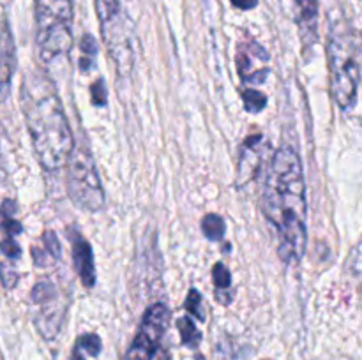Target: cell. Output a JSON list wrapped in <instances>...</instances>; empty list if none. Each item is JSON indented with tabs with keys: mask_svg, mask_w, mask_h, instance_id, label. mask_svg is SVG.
Returning <instances> with one entry per match:
<instances>
[{
	"mask_svg": "<svg viewBox=\"0 0 362 360\" xmlns=\"http://www.w3.org/2000/svg\"><path fill=\"white\" fill-rule=\"evenodd\" d=\"M264 214L278 232V253L293 265L306 251L308 201L303 162L290 147L272 157L264 186Z\"/></svg>",
	"mask_w": 362,
	"mask_h": 360,
	"instance_id": "6da1fadb",
	"label": "cell"
},
{
	"mask_svg": "<svg viewBox=\"0 0 362 360\" xmlns=\"http://www.w3.org/2000/svg\"><path fill=\"white\" fill-rule=\"evenodd\" d=\"M21 106L37 161L49 172L62 168L74 140L62 101L46 74H28L21 87Z\"/></svg>",
	"mask_w": 362,
	"mask_h": 360,
	"instance_id": "7a4b0ae2",
	"label": "cell"
},
{
	"mask_svg": "<svg viewBox=\"0 0 362 360\" xmlns=\"http://www.w3.org/2000/svg\"><path fill=\"white\" fill-rule=\"evenodd\" d=\"M327 60L332 95L343 112H350L359 90V37L350 21H338L329 28Z\"/></svg>",
	"mask_w": 362,
	"mask_h": 360,
	"instance_id": "3957f363",
	"label": "cell"
},
{
	"mask_svg": "<svg viewBox=\"0 0 362 360\" xmlns=\"http://www.w3.org/2000/svg\"><path fill=\"white\" fill-rule=\"evenodd\" d=\"M35 42L45 62L69 55L73 48V0H35Z\"/></svg>",
	"mask_w": 362,
	"mask_h": 360,
	"instance_id": "277c9868",
	"label": "cell"
},
{
	"mask_svg": "<svg viewBox=\"0 0 362 360\" xmlns=\"http://www.w3.org/2000/svg\"><path fill=\"white\" fill-rule=\"evenodd\" d=\"M106 49L120 76H129L134 66V32L119 6V0H94Z\"/></svg>",
	"mask_w": 362,
	"mask_h": 360,
	"instance_id": "5b68a950",
	"label": "cell"
},
{
	"mask_svg": "<svg viewBox=\"0 0 362 360\" xmlns=\"http://www.w3.org/2000/svg\"><path fill=\"white\" fill-rule=\"evenodd\" d=\"M67 193L78 207L95 212L105 205V191L92 154L83 145H73L67 157Z\"/></svg>",
	"mask_w": 362,
	"mask_h": 360,
	"instance_id": "8992f818",
	"label": "cell"
},
{
	"mask_svg": "<svg viewBox=\"0 0 362 360\" xmlns=\"http://www.w3.org/2000/svg\"><path fill=\"white\" fill-rule=\"evenodd\" d=\"M168 320L170 311L165 304H156L148 307L140 323V330L127 352L126 360H152V355L168 327Z\"/></svg>",
	"mask_w": 362,
	"mask_h": 360,
	"instance_id": "52a82bcc",
	"label": "cell"
},
{
	"mask_svg": "<svg viewBox=\"0 0 362 360\" xmlns=\"http://www.w3.org/2000/svg\"><path fill=\"white\" fill-rule=\"evenodd\" d=\"M14 64H16V55H14V42L13 35L7 25L0 30V101L6 97L11 85V76L14 73Z\"/></svg>",
	"mask_w": 362,
	"mask_h": 360,
	"instance_id": "ba28073f",
	"label": "cell"
},
{
	"mask_svg": "<svg viewBox=\"0 0 362 360\" xmlns=\"http://www.w3.org/2000/svg\"><path fill=\"white\" fill-rule=\"evenodd\" d=\"M73 260L74 268H76L83 286L92 288L95 282L94 254H92L90 244H88L87 240L81 239V236H76V239L73 240Z\"/></svg>",
	"mask_w": 362,
	"mask_h": 360,
	"instance_id": "9c48e42d",
	"label": "cell"
},
{
	"mask_svg": "<svg viewBox=\"0 0 362 360\" xmlns=\"http://www.w3.org/2000/svg\"><path fill=\"white\" fill-rule=\"evenodd\" d=\"M299 7V25L300 35L306 48H310L317 41V23H318V2L317 0H296Z\"/></svg>",
	"mask_w": 362,
	"mask_h": 360,
	"instance_id": "30bf717a",
	"label": "cell"
},
{
	"mask_svg": "<svg viewBox=\"0 0 362 360\" xmlns=\"http://www.w3.org/2000/svg\"><path fill=\"white\" fill-rule=\"evenodd\" d=\"M202 232L209 240H221L225 236V221L218 214H207L202 221Z\"/></svg>",
	"mask_w": 362,
	"mask_h": 360,
	"instance_id": "8fae6325",
	"label": "cell"
},
{
	"mask_svg": "<svg viewBox=\"0 0 362 360\" xmlns=\"http://www.w3.org/2000/svg\"><path fill=\"white\" fill-rule=\"evenodd\" d=\"M177 327H179L180 335H182L184 344L191 346V348H193V346H198V342H200V339H202V334H200V330L194 327V323L191 318H187V316L180 318V320L177 321Z\"/></svg>",
	"mask_w": 362,
	"mask_h": 360,
	"instance_id": "7c38bea8",
	"label": "cell"
},
{
	"mask_svg": "<svg viewBox=\"0 0 362 360\" xmlns=\"http://www.w3.org/2000/svg\"><path fill=\"white\" fill-rule=\"evenodd\" d=\"M243 101H244V106H246L247 112H251V113L262 112V109L265 108V104H267V97H265V95L258 90L244 92Z\"/></svg>",
	"mask_w": 362,
	"mask_h": 360,
	"instance_id": "4fadbf2b",
	"label": "cell"
},
{
	"mask_svg": "<svg viewBox=\"0 0 362 360\" xmlns=\"http://www.w3.org/2000/svg\"><path fill=\"white\" fill-rule=\"evenodd\" d=\"M76 348H80L81 352H87L90 356H98L101 353V339L95 334H85L81 335L76 341Z\"/></svg>",
	"mask_w": 362,
	"mask_h": 360,
	"instance_id": "5bb4252c",
	"label": "cell"
},
{
	"mask_svg": "<svg viewBox=\"0 0 362 360\" xmlns=\"http://www.w3.org/2000/svg\"><path fill=\"white\" fill-rule=\"evenodd\" d=\"M212 279H214V284L218 289H228L232 286V274H230V270L223 263L214 265Z\"/></svg>",
	"mask_w": 362,
	"mask_h": 360,
	"instance_id": "9a60e30c",
	"label": "cell"
},
{
	"mask_svg": "<svg viewBox=\"0 0 362 360\" xmlns=\"http://www.w3.org/2000/svg\"><path fill=\"white\" fill-rule=\"evenodd\" d=\"M184 306H186V309L189 311L194 318H198L200 321H205V311L202 309V296L197 289H191V292L187 293V299Z\"/></svg>",
	"mask_w": 362,
	"mask_h": 360,
	"instance_id": "2e32d148",
	"label": "cell"
},
{
	"mask_svg": "<svg viewBox=\"0 0 362 360\" xmlns=\"http://www.w3.org/2000/svg\"><path fill=\"white\" fill-rule=\"evenodd\" d=\"M0 281H2L4 288H7V289H11L16 286L18 274L9 263H0Z\"/></svg>",
	"mask_w": 362,
	"mask_h": 360,
	"instance_id": "e0dca14e",
	"label": "cell"
},
{
	"mask_svg": "<svg viewBox=\"0 0 362 360\" xmlns=\"http://www.w3.org/2000/svg\"><path fill=\"white\" fill-rule=\"evenodd\" d=\"M0 228L6 229V233L9 236H14V235H18V233L23 232V228H21L20 222L14 221V219L11 217L9 214H6L4 210H0Z\"/></svg>",
	"mask_w": 362,
	"mask_h": 360,
	"instance_id": "ac0fdd59",
	"label": "cell"
},
{
	"mask_svg": "<svg viewBox=\"0 0 362 360\" xmlns=\"http://www.w3.org/2000/svg\"><path fill=\"white\" fill-rule=\"evenodd\" d=\"M0 253H4L6 256H9L11 260H16V258H20L21 249H20V246L14 242L13 236H7L4 242H0Z\"/></svg>",
	"mask_w": 362,
	"mask_h": 360,
	"instance_id": "d6986e66",
	"label": "cell"
},
{
	"mask_svg": "<svg viewBox=\"0 0 362 360\" xmlns=\"http://www.w3.org/2000/svg\"><path fill=\"white\" fill-rule=\"evenodd\" d=\"M92 92V102L95 106H105L106 104V87H105V81L98 80L90 88Z\"/></svg>",
	"mask_w": 362,
	"mask_h": 360,
	"instance_id": "ffe728a7",
	"label": "cell"
},
{
	"mask_svg": "<svg viewBox=\"0 0 362 360\" xmlns=\"http://www.w3.org/2000/svg\"><path fill=\"white\" fill-rule=\"evenodd\" d=\"M42 240H45V244H46V251H48L53 258H59L60 256V244H59V239L55 236V233L46 232L45 236H42Z\"/></svg>",
	"mask_w": 362,
	"mask_h": 360,
	"instance_id": "44dd1931",
	"label": "cell"
},
{
	"mask_svg": "<svg viewBox=\"0 0 362 360\" xmlns=\"http://www.w3.org/2000/svg\"><path fill=\"white\" fill-rule=\"evenodd\" d=\"M81 52L85 53L87 56H94L95 52H98V46H95V41L92 39V35L85 34L83 39H81V44H80Z\"/></svg>",
	"mask_w": 362,
	"mask_h": 360,
	"instance_id": "7402d4cb",
	"label": "cell"
},
{
	"mask_svg": "<svg viewBox=\"0 0 362 360\" xmlns=\"http://www.w3.org/2000/svg\"><path fill=\"white\" fill-rule=\"evenodd\" d=\"M232 4L243 11H250L258 6V0H232Z\"/></svg>",
	"mask_w": 362,
	"mask_h": 360,
	"instance_id": "603a6c76",
	"label": "cell"
},
{
	"mask_svg": "<svg viewBox=\"0 0 362 360\" xmlns=\"http://www.w3.org/2000/svg\"><path fill=\"white\" fill-rule=\"evenodd\" d=\"M152 360H172V359H170V353L166 352L165 348L158 346L154 352V355H152Z\"/></svg>",
	"mask_w": 362,
	"mask_h": 360,
	"instance_id": "cb8c5ba5",
	"label": "cell"
},
{
	"mask_svg": "<svg viewBox=\"0 0 362 360\" xmlns=\"http://www.w3.org/2000/svg\"><path fill=\"white\" fill-rule=\"evenodd\" d=\"M73 360H85V359H83V352H81L80 348H76V346H74V352H73Z\"/></svg>",
	"mask_w": 362,
	"mask_h": 360,
	"instance_id": "d4e9b609",
	"label": "cell"
}]
</instances>
